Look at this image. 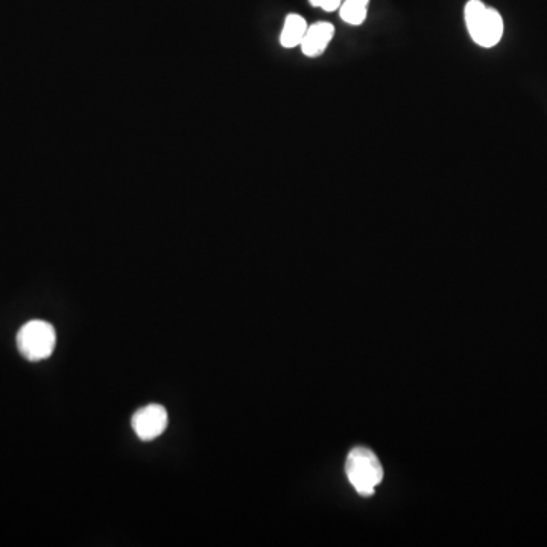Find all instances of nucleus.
Instances as JSON below:
<instances>
[{"label":"nucleus","mask_w":547,"mask_h":547,"mask_svg":"<svg viewBox=\"0 0 547 547\" xmlns=\"http://www.w3.org/2000/svg\"><path fill=\"white\" fill-rule=\"evenodd\" d=\"M345 475L359 496H373L382 484L383 467L373 450L355 447L345 461Z\"/></svg>","instance_id":"1"},{"label":"nucleus","mask_w":547,"mask_h":547,"mask_svg":"<svg viewBox=\"0 0 547 547\" xmlns=\"http://www.w3.org/2000/svg\"><path fill=\"white\" fill-rule=\"evenodd\" d=\"M464 14L468 34L476 45L494 48L502 40L503 19L499 11L487 7L481 0H468Z\"/></svg>","instance_id":"2"},{"label":"nucleus","mask_w":547,"mask_h":547,"mask_svg":"<svg viewBox=\"0 0 547 547\" xmlns=\"http://www.w3.org/2000/svg\"><path fill=\"white\" fill-rule=\"evenodd\" d=\"M55 342H57V333L46 321H29L17 335V347L28 361L48 359L54 351Z\"/></svg>","instance_id":"3"},{"label":"nucleus","mask_w":547,"mask_h":547,"mask_svg":"<svg viewBox=\"0 0 547 547\" xmlns=\"http://www.w3.org/2000/svg\"><path fill=\"white\" fill-rule=\"evenodd\" d=\"M168 412L162 405H148L139 409L131 418V426L142 441L159 438L168 427Z\"/></svg>","instance_id":"4"},{"label":"nucleus","mask_w":547,"mask_h":547,"mask_svg":"<svg viewBox=\"0 0 547 547\" xmlns=\"http://www.w3.org/2000/svg\"><path fill=\"white\" fill-rule=\"evenodd\" d=\"M335 26L329 22H318L310 25L301 42V51L306 57L317 58L326 52L327 46L333 40Z\"/></svg>","instance_id":"5"},{"label":"nucleus","mask_w":547,"mask_h":547,"mask_svg":"<svg viewBox=\"0 0 547 547\" xmlns=\"http://www.w3.org/2000/svg\"><path fill=\"white\" fill-rule=\"evenodd\" d=\"M307 28H309V25L303 17L298 16V14H289L286 17L282 35H280V43H282L283 48L292 49L300 46L304 35H306Z\"/></svg>","instance_id":"6"},{"label":"nucleus","mask_w":547,"mask_h":547,"mask_svg":"<svg viewBox=\"0 0 547 547\" xmlns=\"http://www.w3.org/2000/svg\"><path fill=\"white\" fill-rule=\"evenodd\" d=\"M370 0H344L339 8L342 22L351 26H359L367 20Z\"/></svg>","instance_id":"7"},{"label":"nucleus","mask_w":547,"mask_h":547,"mask_svg":"<svg viewBox=\"0 0 547 547\" xmlns=\"http://www.w3.org/2000/svg\"><path fill=\"white\" fill-rule=\"evenodd\" d=\"M310 5L315 8H321V10L327 11V13H333V11L341 8L344 0H309Z\"/></svg>","instance_id":"8"}]
</instances>
